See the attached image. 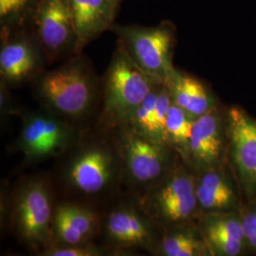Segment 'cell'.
I'll return each mask as SVG.
<instances>
[{"label": "cell", "mask_w": 256, "mask_h": 256, "mask_svg": "<svg viewBox=\"0 0 256 256\" xmlns=\"http://www.w3.org/2000/svg\"><path fill=\"white\" fill-rule=\"evenodd\" d=\"M138 200L162 230L196 222L200 214L194 172L183 160L162 180L140 194Z\"/></svg>", "instance_id": "ba28073f"}, {"label": "cell", "mask_w": 256, "mask_h": 256, "mask_svg": "<svg viewBox=\"0 0 256 256\" xmlns=\"http://www.w3.org/2000/svg\"><path fill=\"white\" fill-rule=\"evenodd\" d=\"M194 118L174 102L170 106L165 122L164 144L180 156L186 158L192 135Z\"/></svg>", "instance_id": "ffe728a7"}, {"label": "cell", "mask_w": 256, "mask_h": 256, "mask_svg": "<svg viewBox=\"0 0 256 256\" xmlns=\"http://www.w3.org/2000/svg\"><path fill=\"white\" fill-rule=\"evenodd\" d=\"M40 0H0L1 34L20 30L30 21Z\"/></svg>", "instance_id": "44dd1931"}, {"label": "cell", "mask_w": 256, "mask_h": 256, "mask_svg": "<svg viewBox=\"0 0 256 256\" xmlns=\"http://www.w3.org/2000/svg\"><path fill=\"white\" fill-rule=\"evenodd\" d=\"M57 194L48 172L25 174L1 190V230L39 256L52 245Z\"/></svg>", "instance_id": "7a4b0ae2"}, {"label": "cell", "mask_w": 256, "mask_h": 256, "mask_svg": "<svg viewBox=\"0 0 256 256\" xmlns=\"http://www.w3.org/2000/svg\"><path fill=\"white\" fill-rule=\"evenodd\" d=\"M227 110L216 106L194 120L184 162L194 173L228 162Z\"/></svg>", "instance_id": "7c38bea8"}, {"label": "cell", "mask_w": 256, "mask_h": 256, "mask_svg": "<svg viewBox=\"0 0 256 256\" xmlns=\"http://www.w3.org/2000/svg\"><path fill=\"white\" fill-rule=\"evenodd\" d=\"M77 36V52L113 26L118 5L111 0H68Z\"/></svg>", "instance_id": "e0dca14e"}, {"label": "cell", "mask_w": 256, "mask_h": 256, "mask_svg": "<svg viewBox=\"0 0 256 256\" xmlns=\"http://www.w3.org/2000/svg\"><path fill=\"white\" fill-rule=\"evenodd\" d=\"M10 88L7 84L0 81V116L4 120L10 116H18L23 108H20L16 102L10 94Z\"/></svg>", "instance_id": "d4e9b609"}, {"label": "cell", "mask_w": 256, "mask_h": 256, "mask_svg": "<svg viewBox=\"0 0 256 256\" xmlns=\"http://www.w3.org/2000/svg\"><path fill=\"white\" fill-rule=\"evenodd\" d=\"M32 86L39 106L81 128L96 122L101 108L102 79L82 54L68 59L55 70L43 72Z\"/></svg>", "instance_id": "3957f363"}, {"label": "cell", "mask_w": 256, "mask_h": 256, "mask_svg": "<svg viewBox=\"0 0 256 256\" xmlns=\"http://www.w3.org/2000/svg\"><path fill=\"white\" fill-rule=\"evenodd\" d=\"M32 20L48 64L78 54L68 0H40Z\"/></svg>", "instance_id": "8fae6325"}, {"label": "cell", "mask_w": 256, "mask_h": 256, "mask_svg": "<svg viewBox=\"0 0 256 256\" xmlns=\"http://www.w3.org/2000/svg\"><path fill=\"white\" fill-rule=\"evenodd\" d=\"M154 256H212L198 221L162 230Z\"/></svg>", "instance_id": "d6986e66"}, {"label": "cell", "mask_w": 256, "mask_h": 256, "mask_svg": "<svg viewBox=\"0 0 256 256\" xmlns=\"http://www.w3.org/2000/svg\"><path fill=\"white\" fill-rule=\"evenodd\" d=\"M196 194L200 214L240 212L245 198L229 164L194 173Z\"/></svg>", "instance_id": "9a60e30c"}, {"label": "cell", "mask_w": 256, "mask_h": 256, "mask_svg": "<svg viewBox=\"0 0 256 256\" xmlns=\"http://www.w3.org/2000/svg\"><path fill=\"white\" fill-rule=\"evenodd\" d=\"M113 3H115L116 5H119L120 2V0H111Z\"/></svg>", "instance_id": "484cf974"}, {"label": "cell", "mask_w": 256, "mask_h": 256, "mask_svg": "<svg viewBox=\"0 0 256 256\" xmlns=\"http://www.w3.org/2000/svg\"><path fill=\"white\" fill-rule=\"evenodd\" d=\"M19 117L21 128L10 149L22 155L26 166L56 160L74 146L86 129L42 106L36 110L23 108Z\"/></svg>", "instance_id": "8992f818"}, {"label": "cell", "mask_w": 256, "mask_h": 256, "mask_svg": "<svg viewBox=\"0 0 256 256\" xmlns=\"http://www.w3.org/2000/svg\"><path fill=\"white\" fill-rule=\"evenodd\" d=\"M100 230V209L79 202L58 200L56 203L50 246H70L97 241Z\"/></svg>", "instance_id": "5bb4252c"}, {"label": "cell", "mask_w": 256, "mask_h": 256, "mask_svg": "<svg viewBox=\"0 0 256 256\" xmlns=\"http://www.w3.org/2000/svg\"><path fill=\"white\" fill-rule=\"evenodd\" d=\"M226 114L228 164L248 202L256 198V119L236 106Z\"/></svg>", "instance_id": "30bf717a"}, {"label": "cell", "mask_w": 256, "mask_h": 256, "mask_svg": "<svg viewBox=\"0 0 256 256\" xmlns=\"http://www.w3.org/2000/svg\"><path fill=\"white\" fill-rule=\"evenodd\" d=\"M110 30L117 34L118 44L142 70L156 82H166L174 68L172 57L176 36L171 23L154 27L113 25Z\"/></svg>", "instance_id": "9c48e42d"}, {"label": "cell", "mask_w": 256, "mask_h": 256, "mask_svg": "<svg viewBox=\"0 0 256 256\" xmlns=\"http://www.w3.org/2000/svg\"><path fill=\"white\" fill-rule=\"evenodd\" d=\"M38 256H113L108 248L98 241L70 245L50 246L44 250Z\"/></svg>", "instance_id": "603a6c76"}, {"label": "cell", "mask_w": 256, "mask_h": 256, "mask_svg": "<svg viewBox=\"0 0 256 256\" xmlns=\"http://www.w3.org/2000/svg\"><path fill=\"white\" fill-rule=\"evenodd\" d=\"M158 82L118 44L102 79L101 108L94 126L112 130L126 124Z\"/></svg>", "instance_id": "5b68a950"}, {"label": "cell", "mask_w": 256, "mask_h": 256, "mask_svg": "<svg viewBox=\"0 0 256 256\" xmlns=\"http://www.w3.org/2000/svg\"><path fill=\"white\" fill-rule=\"evenodd\" d=\"M247 252L256 254V198L245 202L240 210Z\"/></svg>", "instance_id": "cb8c5ba5"}, {"label": "cell", "mask_w": 256, "mask_h": 256, "mask_svg": "<svg viewBox=\"0 0 256 256\" xmlns=\"http://www.w3.org/2000/svg\"><path fill=\"white\" fill-rule=\"evenodd\" d=\"M165 84L169 88L173 102L194 119L202 117L218 106V102L207 84L176 68L169 74Z\"/></svg>", "instance_id": "ac0fdd59"}, {"label": "cell", "mask_w": 256, "mask_h": 256, "mask_svg": "<svg viewBox=\"0 0 256 256\" xmlns=\"http://www.w3.org/2000/svg\"><path fill=\"white\" fill-rule=\"evenodd\" d=\"M162 84V82L156 84L153 90L147 95L144 101L138 106L133 116L126 124L128 126L132 128L135 132L153 140H156V106L158 101L160 86Z\"/></svg>", "instance_id": "7402d4cb"}, {"label": "cell", "mask_w": 256, "mask_h": 256, "mask_svg": "<svg viewBox=\"0 0 256 256\" xmlns=\"http://www.w3.org/2000/svg\"><path fill=\"white\" fill-rule=\"evenodd\" d=\"M58 200L101 210L124 191V166L115 129L92 126L48 171Z\"/></svg>", "instance_id": "6da1fadb"}, {"label": "cell", "mask_w": 256, "mask_h": 256, "mask_svg": "<svg viewBox=\"0 0 256 256\" xmlns=\"http://www.w3.org/2000/svg\"><path fill=\"white\" fill-rule=\"evenodd\" d=\"M46 55L36 34L16 30L1 34L0 81L10 88L32 82L45 72Z\"/></svg>", "instance_id": "4fadbf2b"}, {"label": "cell", "mask_w": 256, "mask_h": 256, "mask_svg": "<svg viewBox=\"0 0 256 256\" xmlns=\"http://www.w3.org/2000/svg\"><path fill=\"white\" fill-rule=\"evenodd\" d=\"M212 256H239L247 252L240 212H202L198 218Z\"/></svg>", "instance_id": "2e32d148"}, {"label": "cell", "mask_w": 256, "mask_h": 256, "mask_svg": "<svg viewBox=\"0 0 256 256\" xmlns=\"http://www.w3.org/2000/svg\"><path fill=\"white\" fill-rule=\"evenodd\" d=\"M124 166V190L138 196L170 174L182 160L174 149L135 132L128 124L115 129Z\"/></svg>", "instance_id": "52a82bcc"}, {"label": "cell", "mask_w": 256, "mask_h": 256, "mask_svg": "<svg viewBox=\"0 0 256 256\" xmlns=\"http://www.w3.org/2000/svg\"><path fill=\"white\" fill-rule=\"evenodd\" d=\"M162 234L140 206L138 196L122 191L101 209V230L97 241L113 256L155 254Z\"/></svg>", "instance_id": "277c9868"}]
</instances>
